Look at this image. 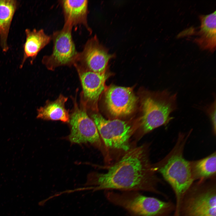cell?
Wrapping results in <instances>:
<instances>
[{
  "instance_id": "30bf717a",
  "label": "cell",
  "mask_w": 216,
  "mask_h": 216,
  "mask_svg": "<svg viewBox=\"0 0 216 216\" xmlns=\"http://www.w3.org/2000/svg\"><path fill=\"white\" fill-rule=\"evenodd\" d=\"M138 98L130 87H110L105 94V101L110 113L122 117L131 113L136 107Z\"/></svg>"
},
{
  "instance_id": "3957f363",
  "label": "cell",
  "mask_w": 216,
  "mask_h": 216,
  "mask_svg": "<svg viewBox=\"0 0 216 216\" xmlns=\"http://www.w3.org/2000/svg\"><path fill=\"white\" fill-rule=\"evenodd\" d=\"M107 199L124 209L131 216H170L175 206L170 202L144 195L137 191H105Z\"/></svg>"
},
{
  "instance_id": "e0dca14e",
  "label": "cell",
  "mask_w": 216,
  "mask_h": 216,
  "mask_svg": "<svg viewBox=\"0 0 216 216\" xmlns=\"http://www.w3.org/2000/svg\"><path fill=\"white\" fill-rule=\"evenodd\" d=\"M190 162L194 181L203 182L216 178L215 152L203 158Z\"/></svg>"
},
{
  "instance_id": "8fae6325",
  "label": "cell",
  "mask_w": 216,
  "mask_h": 216,
  "mask_svg": "<svg viewBox=\"0 0 216 216\" xmlns=\"http://www.w3.org/2000/svg\"><path fill=\"white\" fill-rule=\"evenodd\" d=\"M64 16V24L72 27L78 25L84 26L91 33L87 21L88 1L64 0L60 1Z\"/></svg>"
},
{
  "instance_id": "5bb4252c",
  "label": "cell",
  "mask_w": 216,
  "mask_h": 216,
  "mask_svg": "<svg viewBox=\"0 0 216 216\" xmlns=\"http://www.w3.org/2000/svg\"><path fill=\"white\" fill-rule=\"evenodd\" d=\"M26 38L23 46L24 55L20 68H22L28 58L33 61L40 51L52 40L51 35L46 34L43 29L25 30Z\"/></svg>"
},
{
  "instance_id": "52a82bcc",
  "label": "cell",
  "mask_w": 216,
  "mask_h": 216,
  "mask_svg": "<svg viewBox=\"0 0 216 216\" xmlns=\"http://www.w3.org/2000/svg\"><path fill=\"white\" fill-rule=\"evenodd\" d=\"M73 27L64 24L62 28L51 35L53 43L52 53L43 58V64L53 70L62 66L70 65L76 62L79 52L76 49L72 34Z\"/></svg>"
},
{
  "instance_id": "9c48e42d",
  "label": "cell",
  "mask_w": 216,
  "mask_h": 216,
  "mask_svg": "<svg viewBox=\"0 0 216 216\" xmlns=\"http://www.w3.org/2000/svg\"><path fill=\"white\" fill-rule=\"evenodd\" d=\"M113 56L95 36L87 41L82 50L79 52L76 63L80 62L87 70L103 73L105 72L109 61Z\"/></svg>"
},
{
  "instance_id": "277c9868",
  "label": "cell",
  "mask_w": 216,
  "mask_h": 216,
  "mask_svg": "<svg viewBox=\"0 0 216 216\" xmlns=\"http://www.w3.org/2000/svg\"><path fill=\"white\" fill-rule=\"evenodd\" d=\"M177 94L165 89L145 97L140 124L142 135L167 124L173 118L170 115L177 108Z\"/></svg>"
},
{
  "instance_id": "8992f818",
  "label": "cell",
  "mask_w": 216,
  "mask_h": 216,
  "mask_svg": "<svg viewBox=\"0 0 216 216\" xmlns=\"http://www.w3.org/2000/svg\"><path fill=\"white\" fill-rule=\"evenodd\" d=\"M92 117L108 149L125 152L130 150V139L134 130L130 123L118 119H106L98 114Z\"/></svg>"
},
{
  "instance_id": "9a60e30c",
  "label": "cell",
  "mask_w": 216,
  "mask_h": 216,
  "mask_svg": "<svg viewBox=\"0 0 216 216\" xmlns=\"http://www.w3.org/2000/svg\"><path fill=\"white\" fill-rule=\"evenodd\" d=\"M68 98L60 95L55 100L48 101L37 110V118L44 120L69 122L70 116L65 107Z\"/></svg>"
},
{
  "instance_id": "4fadbf2b",
  "label": "cell",
  "mask_w": 216,
  "mask_h": 216,
  "mask_svg": "<svg viewBox=\"0 0 216 216\" xmlns=\"http://www.w3.org/2000/svg\"><path fill=\"white\" fill-rule=\"evenodd\" d=\"M216 11L207 15L200 16V26L198 36L194 41L202 49L214 51L216 47Z\"/></svg>"
},
{
  "instance_id": "7c38bea8",
  "label": "cell",
  "mask_w": 216,
  "mask_h": 216,
  "mask_svg": "<svg viewBox=\"0 0 216 216\" xmlns=\"http://www.w3.org/2000/svg\"><path fill=\"white\" fill-rule=\"evenodd\" d=\"M83 96L88 101L95 102L105 88L108 76L105 72L96 73L86 70L80 74Z\"/></svg>"
},
{
  "instance_id": "ba28073f",
  "label": "cell",
  "mask_w": 216,
  "mask_h": 216,
  "mask_svg": "<svg viewBox=\"0 0 216 216\" xmlns=\"http://www.w3.org/2000/svg\"><path fill=\"white\" fill-rule=\"evenodd\" d=\"M71 132L69 139L72 143H89L100 147V136L93 120L86 111L76 107L70 117Z\"/></svg>"
},
{
  "instance_id": "6da1fadb",
  "label": "cell",
  "mask_w": 216,
  "mask_h": 216,
  "mask_svg": "<svg viewBox=\"0 0 216 216\" xmlns=\"http://www.w3.org/2000/svg\"><path fill=\"white\" fill-rule=\"evenodd\" d=\"M159 182L146 147L142 146L130 148L106 172L89 175L85 185L93 191H144L162 195L158 189Z\"/></svg>"
},
{
  "instance_id": "7a4b0ae2",
  "label": "cell",
  "mask_w": 216,
  "mask_h": 216,
  "mask_svg": "<svg viewBox=\"0 0 216 216\" xmlns=\"http://www.w3.org/2000/svg\"><path fill=\"white\" fill-rule=\"evenodd\" d=\"M180 134L172 150L164 158L153 165L170 185L175 195V208L178 210L185 193L194 182L190 161L183 156L184 149L190 135Z\"/></svg>"
},
{
  "instance_id": "5b68a950",
  "label": "cell",
  "mask_w": 216,
  "mask_h": 216,
  "mask_svg": "<svg viewBox=\"0 0 216 216\" xmlns=\"http://www.w3.org/2000/svg\"><path fill=\"white\" fill-rule=\"evenodd\" d=\"M216 178L194 182L184 196L177 216H216Z\"/></svg>"
},
{
  "instance_id": "ac0fdd59",
  "label": "cell",
  "mask_w": 216,
  "mask_h": 216,
  "mask_svg": "<svg viewBox=\"0 0 216 216\" xmlns=\"http://www.w3.org/2000/svg\"><path fill=\"white\" fill-rule=\"evenodd\" d=\"M216 100L206 108V112L211 121L213 132L216 133Z\"/></svg>"
},
{
  "instance_id": "2e32d148",
  "label": "cell",
  "mask_w": 216,
  "mask_h": 216,
  "mask_svg": "<svg viewBox=\"0 0 216 216\" xmlns=\"http://www.w3.org/2000/svg\"><path fill=\"white\" fill-rule=\"evenodd\" d=\"M18 5L16 0H0V44L4 52L8 49L7 43L8 34Z\"/></svg>"
}]
</instances>
